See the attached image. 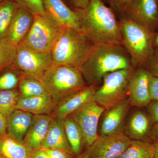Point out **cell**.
<instances>
[{"mask_svg":"<svg viewBox=\"0 0 158 158\" xmlns=\"http://www.w3.org/2000/svg\"><path fill=\"white\" fill-rule=\"evenodd\" d=\"M150 75L144 66H141L132 74L128 85V99L131 106L144 107L151 101L149 93Z\"/></svg>","mask_w":158,"mask_h":158,"instance_id":"obj_11","label":"cell"},{"mask_svg":"<svg viewBox=\"0 0 158 158\" xmlns=\"http://www.w3.org/2000/svg\"><path fill=\"white\" fill-rule=\"evenodd\" d=\"M62 28L49 15L34 16L30 31L19 44L41 53H51Z\"/></svg>","mask_w":158,"mask_h":158,"instance_id":"obj_6","label":"cell"},{"mask_svg":"<svg viewBox=\"0 0 158 158\" xmlns=\"http://www.w3.org/2000/svg\"><path fill=\"white\" fill-rule=\"evenodd\" d=\"M41 148L65 150L73 156L65 135L64 119L53 117Z\"/></svg>","mask_w":158,"mask_h":158,"instance_id":"obj_18","label":"cell"},{"mask_svg":"<svg viewBox=\"0 0 158 158\" xmlns=\"http://www.w3.org/2000/svg\"><path fill=\"white\" fill-rule=\"evenodd\" d=\"M65 135L74 156L77 157L82 153L85 146V138L81 129L70 116L64 119Z\"/></svg>","mask_w":158,"mask_h":158,"instance_id":"obj_23","label":"cell"},{"mask_svg":"<svg viewBox=\"0 0 158 158\" xmlns=\"http://www.w3.org/2000/svg\"><path fill=\"white\" fill-rule=\"evenodd\" d=\"M90 0H70L76 9H84L88 6Z\"/></svg>","mask_w":158,"mask_h":158,"instance_id":"obj_38","label":"cell"},{"mask_svg":"<svg viewBox=\"0 0 158 158\" xmlns=\"http://www.w3.org/2000/svg\"><path fill=\"white\" fill-rule=\"evenodd\" d=\"M5 1V0H0V4H1V3H2V2L3 1Z\"/></svg>","mask_w":158,"mask_h":158,"instance_id":"obj_43","label":"cell"},{"mask_svg":"<svg viewBox=\"0 0 158 158\" xmlns=\"http://www.w3.org/2000/svg\"><path fill=\"white\" fill-rule=\"evenodd\" d=\"M133 0H110L116 9L118 11L129 13L130 9Z\"/></svg>","mask_w":158,"mask_h":158,"instance_id":"obj_35","label":"cell"},{"mask_svg":"<svg viewBox=\"0 0 158 158\" xmlns=\"http://www.w3.org/2000/svg\"><path fill=\"white\" fill-rule=\"evenodd\" d=\"M44 149L49 158H73V156L65 150L58 148Z\"/></svg>","mask_w":158,"mask_h":158,"instance_id":"obj_34","label":"cell"},{"mask_svg":"<svg viewBox=\"0 0 158 158\" xmlns=\"http://www.w3.org/2000/svg\"><path fill=\"white\" fill-rule=\"evenodd\" d=\"M154 143L141 140H132L128 147L118 158H153Z\"/></svg>","mask_w":158,"mask_h":158,"instance_id":"obj_24","label":"cell"},{"mask_svg":"<svg viewBox=\"0 0 158 158\" xmlns=\"http://www.w3.org/2000/svg\"><path fill=\"white\" fill-rule=\"evenodd\" d=\"M30 158H49L45 150L42 148L33 150Z\"/></svg>","mask_w":158,"mask_h":158,"instance_id":"obj_37","label":"cell"},{"mask_svg":"<svg viewBox=\"0 0 158 158\" xmlns=\"http://www.w3.org/2000/svg\"><path fill=\"white\" fill-rule=\"evenodd\" d=\"M145 67L151 74L158 77V49L155 48L152 56Z\"/></svg>","mask_w":158,"mask_h":158,"instance_id":"obj_31","label":"cell"},{"mask_svg":"<svg viewBox=\"0 0 158 158\" xmlns=\"http://www.w3.org/2000/svg\"><path fill=\"white\" fill-rule=\"evenodd\" d=\"M19 6L11 0H5L0 4V40L5 38L9 25Z\"/></svg>","mask_w":158,"mask_h":158,"instance_id":"obj_26","label":"cell"},{"mask_svg":"<svg viewBox=\"0 0 158 158\" xmlns=\"http://www.w3.org/2000/svg\"><path fill=\"white\" fill-rule=\"evenodd\" d=\"M119 45L95 44L82 67L85 80L93 86L107 74L129 68L130 60Z\"/></svg>","mask_w":158,"mask_h":158,"instance_id":"obj_2","label":"cell"},{"mask_svg":"<svg viewBox=\"0 0 158 158\" xmlns=\"http://www.w3.org/2000/svg\"><path fill=\"white\" fill-rule=\"evenodd\" d=\"M152 125L148 113L138 111L130 118L126 127V132L131 139L153 143L151 138Z\"/></svg>","mask_w":158,"mask_h":158,"instance_id":"obj_19","label":"cell"},{"mask_svg":"<svg viewBox=\"0 0 158 158\" xmlns=\"http://www.w3.org/2000/svg\"><path fill=\"white\" fill-rule=\"evenodd\" d=\"M0 158H4L1 157H0Z\"/></svg>","mask_w":158,"mask_h":158,"instance_id":"obj_44","label":"cell"},{"mask_svg":"<svg viewBox=\"0 0 158 158\" xmlns=\"http://www.w3.org/2000/svg\"><path fill=\"white\" fill-rule=\"evenodd\" d=\"M76 158H89L87 149L86 150L85 152L82 153L81 155L79 156Z\"/></svg>","mask_w":158,"mask_h":158,"instance_id":"obj_41","label":"cell"},{"mask_svg":"<svg viewBox=\"0 0 158 158\" xmlns=\"http://www.w3.org/2000/svg\"><path fill=\"white\" fill-rule=\"evenodd\" d=\"M20 94L18 89L0 91V113L9 118L15 110Z\"/></svg>","mask_w":158,"mask_h":158,"instance_id":"obj_27","label":"cell"},{"mask_svg":"<svg viewBox=\"0 0 158 158\" xmlns=\"http://www.w3.org/2000/svg\"><path fill=\"white\" fill-rule=\"evenodd\" d=\"M22 72L10 67L0 73V91L17 89L20 81L25 77Z\"/></svg>","mask_w":158,"mask_h":158,"instance_id":"obj_28","label":"cell"},{"mask_svg":"<svg viewBox=\"0 0 158 158\" xmlns=\"http://www.w3.org/2000/svg\"><path fill=\"white\" fill-rule=\"evenodd\" d=\"M52 118L51 114L34 115L33 120L23 140V143L32 151L41 148Z\"/></svg>","mask_w":158,"mask_h":158,"instance_id":"obj_17","label":"cell"},{"mask_svg":"<svg viewBox=\"0 0 158 158\" xmlns=\"http://www.w3.org/2000/svg\"><path fill=\"white\" fill-rule=\"evenodd\" d=\"M129 14L156 33L158 27V0H133Z\"/></svg>","mask_w":158,"mask_h":158,"instance_id":"obj_15","label":"cell"},{"mask_svg":"<svg viewBox=\"0 0 158 158\" xmlns=\"http://www.w3.org/2000/svg\"><path fill=\"white\" fill-rule=\"evenodd\" d=\"M17 46L6 38L0 40V73L13 64L16 56Z\"/></svg>","mask_w":158,"mask_h":158,"instance_id":"obj_29","label":"cell"},{"mask_svg":"<svg viewBox=\"0 0 158 158\" xmlns=\"http://www.w3.org/2000/svg\"><path fill=\"white\" fill-rule=\"evenodd\" d=\"M40 82L56 105L67 97L88 87L81 71L67 65L53 64L44 74Z\"/></svg>","mask_w":158,"mask_h":158,"instance_id":"obj_5","label":"cell"},{"mask_svg":"<svg viewBox=\"0 0 158 158\" xmlns=\"http://www.w3.org/2000/svg\"><path fill=\"white\" fill-rule=\"evenodd\" d=\"M56 103L50 94L28 98L20 97L16 109L33 115L51 114Z\"/></svg>","mask_w":158,"mask_h":158,"instance_id":"obj_20","label":"cell"},{"mask_svg":"<svg viewBox=\"0 0 158 158\" xmlns=\"http://www.w3.org/2000/svg\"><path fill=\"white\" fill-rule=\"evenodd\" d=\"M151 138L154 144H158V122L152 125Z\"/></svg>","mask_w":158,"mask_h":158,"instance_id":"obj_39","label":"cell"},{"mask_svg":"<svg viewBox=\"0 0 158 158\" xmlns=\"http://www.w3.org/2000/svg\"><path fill=\"white\" fill-rule=\"evenodd\" d=\"M130 105L129 99L125 98L107 110L101 127V135H114L123 133L124 119Z\"/></svg>","mask_w":158,"mask_h":158,"instance_id":"obj_14","label":"cell"},{"mask_svg":"<svg viewBox=\"0 0 158 158\" xmlns=\"http://www.w3.org/2000/svg\"><path fill=\"white\" fill-rule=\"evenodd\" d=\"M132 74L131 67L110 73L104 76L102 87L95 91L94 100L108 110L125 99L129 81Z\"/></svg>","mask_w":158,"mask_h":158,"instance_id":"obj_7","label":"cell"},{"mask_svg":"<svg viewBox=\"0 0 158 158\" xmlns=\"http://www.w3.org/2000/svg\"><path fill=\"white\" fill-rule=\"evenodd\" d=\"M17 3L19 7L28 10L34 16L45 15L46 12L44 9L42 0H11Z\"/></svg>","mask_w":158,"mask_h":158,"instance_id":"obj_30","label":"cell"},{"mask_svg":"<svg viewBox=\"0 0 158 158\" xmlns=\"http://www.w3.org/2000/svg\"><path fill=\"white\" fill-rule=\"evenodd\" d=\"M75 10L80 31L94 45L123 43L120 27L114 13L102 0H90L85 9Z\"/></svg>","mask_w":158,"mask_h":158,"instance_id":"obj_1","label":"cell"},{"mask_svg":"<svg viewBox=\"0 0 158 158\" xmlns=\"http://www.w3.org/2000/svg\"><path fill=\"white\" fill-rule=\"evenodd\" d=\"M132 140L123 133L114 135L99 136L87 148L89 158H118Z\"/></svg>","mask_w":158,"mask_h":158,"instance_id":"obj_10","label":"cell"},{"mask_svg":"<svg viewBox=\"0 0 158 158\" xmlns=\"http://www.w3.org/2000/svg\"><path fill=\"white\" fill-rule=\"evenodd\" d=\"M32 151L23 142L8 134L0 137V157L4 158H30Z\"/></svg>","mask_w":158,"mask_h":158,"instance_id":"obj_22","label":"cell"},{"mask_svg":"<svg viewBox=\"0 0 158 158\" xmlns=\"http://www.w3.org/2000/svg\"><path fill=\"white\" fill-rule=\"evenodd\" d=\"M94 46L81 31L63 28L51 51L53 64L69 65L81 71Z\"/></svg>","mask_w":158,"mask_h":158,"instance_id":"obj_3","label":"cell"},{"mask_svg":"<svg viewBox=\"0 0 158 158\" xmlns=\"http://www.w3.org/2000/svg\"><path fill=\"white\" fill-rule=\"evenodd\" d=\"M52 65L51 53L38 52L18 44L16 56L11 67L20 70L26 76L40 81L44 74Z\"/></svg>","mask_w":158,"mask_h":158,"instance_id":"obj_8","label":"cell"},{"mask_svg":"<svg viewBox=\"0 0 158 158\" xmlns=\"http://www.w3.org/2000/svg\"><path fill=\"white\" fill-rule=\"evenodd\" d=\"M122 42L136 65L145 67L155 50L156 33L137 20L124 19L119 25Z\"/></svg>","mask_w":158,"mask_h":158,"instance_id":"obj_4","label":"cell"},{"mask_svg":"<svg viewBox=\"0 0 158 158\" xmlns=\"http://www.w3.org/2000/svg\"><path fill=\"white\" fill-rule=\"evenodd\" d=\"M34 115L16 109L8 119L7 134L20 142L24 138L33 120Z\"/></svg>","mask_w":158,"mask_h":158,"instance_id":"obj_21","label":"cell"},{"mask_svg":"<svg viewBox=\"0 0 158 158\" xmlns=\"http://www.w3.org/2000/svg\"><path fill=\"white\" fill-rule=\"evenodd\" d=\"M149 93L151 100H158V77L151 74L149 79Z\"/></svg>","mask_w":158,"mask_h":158,"instance_id":"obj_32","label":"cell"},{"mask_svg":"<svg viewBox=\"0 0 158 158\" xmlns=\"http://www.w3.org/2000/svg\"><path fill=\"white\" fill-rule=\"evenodd\" d=\"M155 48L158 49V27L157 32H156L155 38L154 40Z\"/></svg>","mask_w":158,"mask_h":158,"instance_id":"obj_40","label":"cell"},{"mask_svg":"<svg viewBox=\"0 0 158 158\" xmlns=\"http://www.w3.org/2000/svg\"><path fill=\"white\" fill-rule=\"evenodd\" d=\"M34 15L27 9L19 7L11 20L6 37L15 45L19 44L31 30Z\"/></svg>","mask_w":158,"mask_h":158,"instance_id":"obj_16","label":"cell"},{"mask_svg":"<svg viewBox=\"0 0 158 158\" xmlns=\"http://www.w3.org/2000/svg\"><path fill=\"white\" fill-rule=\"evenodd\" d=\"M18 89L22 98L40 96L49 94L40 81L31 77H23L20 81Z\"/></svg>","mask_w":158,"mask_h":158,"instance_id":"obj_25","label":"cell"},{"mask_svg":"<svg viewBox=\"0 0 158 158\" xmlns=\"http://www.w3.org/2000/svg\"><path fill=\"white\" fill-rule=\"evenodd\" d=\"M42 1L47 14L62 28H71L80 31L78 15L76 10L69 9L62 0Z\"/></svg>","mask_w":158,"mask_h":158,"instance_id":"obj_13","label":"cell"},{"mask_svg":"<svg viewBox=\"0 0 158 158\" xmlns=\"http://www.w3.org/2000/svg\"><path fill=\"white\" fill-rule=\"evenodd\" d=\"M105 110L92 100L70 115L81 129L87 148L92 145L99 137L97 132L98 121Z\"/></svg>","mask_w":158,"mask_h":158,"instance_id":"obj_9","label":"cell"},{"mask_svg":"<svg viewBox=\"0 0 158 158\" xmlns=\"http://www.w3.org/2000/svg\"><path fill=\"white\" fill-rule=\"evenodd\" d=\"M155 152L153 158H158V144H154Z\"/></svg>","mask_w":158,"mask_h":158,"instance_id":"obj_42","label":"cell"},{"mask_svg":"<svg viewBox=\"0 0 158 158\" xmlns=\"http://www.w3.org/2000/svg\"><path fill=\"white\" fill-rule=\"evenodd\" d=\"M8 118L0 113V137L7 134V126Z\"/></svg>","mask_w":158,"mask_h":158,"instance_id":"obj_36","label":"cell"},{"mask_svg":"<svg viewBox=\"0 0 158 158\" xmlns=\"http://www.w3.org/2000/svg\"><path fill=\"white\" fill-rule=\"evenodd\" d=\"M95 90L93 86H88L67 97L58 103L51 115L65 119L82 106L94 100Z\"/></svg>","mask_w":158,"mask_h":158,"instance_id":"obj_12","label":"cell"},{"mask_svg":"<svg viewBox=\"0 0 158 158\" xmlns=\"http://www.w3.org/2000/svg\"><path fill=\"white\" fill-rule=\"evenodd\" d=\"M147 108L148 114L153 125L158 122V100L151 101Z\"/></svg>","mask_w":158,"mask_h":158,"instance_id":"obj_33","label":"cell"}]
</instances>
